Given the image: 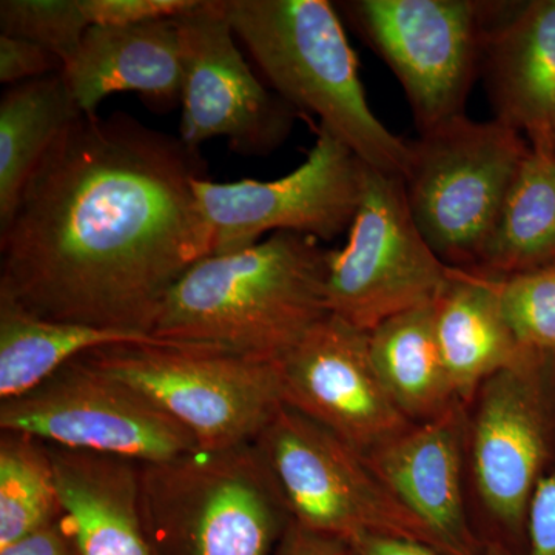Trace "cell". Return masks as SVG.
Listing matches in <instances>:
<instances>
[{
    "label": "cell",
    "instance_id": "7",
    "mask_svg": "<svg viewBox=\"0 0 555 555\" xmlns=\"http://www.w3.org/2000/svg\"><path fill=\"white\" fill-rule=\"evenodd\" d=\"M255 444L291 520L302 528L341 542L363 534L404 537L441 551L426 526L390 494L366 456L309 416L284 404Z\"/></svg>",
    "mask_w": 555,
    "mask_h": 555
},
{
    "label": "cell",
    "instance_id": "25",
    "mask_svg": "<svg viewBox=\"0 0 555 555\" xmlns=\"http://www.w3.org/2000/svg\"><path fill=\"white\" fill-rule=\"evenodd\" d=\"M496 286L521 353L555 372V262L496 278Z\"/></svg>",
    "mask_w": 555,
    "mask_h": 555
},
{
    "label": "cell",
    "instance_id": "19",
    "mask_svg": "<svg viewBox=\"0 0 555 555\" xmlns=\"http://www.w3.org/2000/svg\"><path fill=\"white\" fill-rule=\"evenodd\" d=\"M434 324L455 396L466 408L489 378L524 358L496 278L477 270L451 268L434 302Z\"/></svg>",
    "mask_w": 555,
    "mask_h": 555
},
{
    "label": "cell",
    "instance_id": "10",
    "mask_svg": "<svg viewBox=\"0 0 555 555\" xmlns=\"http://www.w3.org/2000/svg\"><path fill=\"white\" fill-rule=\"evenodd\" d=\"M339 10L392 69L420 133L465 115L492 2L349 0Z\"/></svg>",
    "mask_w": 555,
    "mask_h": 555
},
{
    "label": "cell",
    "instance_id": "3",
    "mask_svg": "<svg viewBox=\"0 0 555 555\" xmlns=\"http://www.w3.org/2000/svg\"><path fill=\"white\" fill-rule=\"evenodd\" d=\"M236 39L278 96L320 118L372 169L403 177L409 142L372 112L356 53L326 0H222Z\"/></svg>",
    "mask_w": 555,
    "mask_h": 555
},
{
    "label": "cell",
    "instance_id": "24",
    "mask_svg": "<svg viewBox=\"0 0 555 555\" xmlns=\"http://www.w3.org/2000/svg\"><path fill=\"white\" fill-rule=\"evenodd\" d=\"M62 516L49 448L38 438L0 436V547Z\"/></svg>",
    "mask_w": 555,
    "mask_h": 555
},
{
    "label": "cell",
    "instance_id": "22",
    "mask_svg": "<svg viewBox=\"0 0 555 555\" xmlns=\"http://www.w3.org/2000/svg\"><path fill=\"white\" fill-rule=\"evenodd\" d=\"M127 343L173 341L46 320L16 302L0 299V401L30 392L90 350Z\"/></svg>",
    "mask_w": 555,
    "mask_h": 555
},
{
    "label": "cell",
    "instance_id": "13",
    "mask_svg": "<svg viewBox=\"0 0 555 555\" xmlns=\"http://www.w3.org/2000/svg\"><path fill=\"white\" fill-rule=\"evenodd\" d=\"M175 21L182 57L179 138L193 150L225 138L243 156L275 152L291 137L298 112L255 76L222 0H198Z\"/></svg>",
    "mask_w": 555,
    "mask_h": 555
},
{
    "label": "cell",
    "instance_id": "29",
    "mask_svg": "<svg viewBox=\"0 0 555 555\" xmlns=\"http://www.w3.org/2000/svg\"><path fill=\"white\" fill-rule=\"evenodd\" d=\"M524 555H555V465L540 480L529 503Z\"/></svg>",
    "mask_w": 555,
    "mask_h": 555
},
{
    "label": "cell",
    "instance_id": "12",
    "mask_svg": "<svg viewBox=\"0 0 555 555\" xmlns=\"http://www.w3.org/2000/svg\"><path fill=\"white\" fill-rule=\"evenodd\" d=\"M366 164L320 127L308 159L275 181L196 179V199L211 232V255L246 250L264 233L334 241L349 232L363 195Z\"/></svg>",
    "mask_w": 555,
    "mask_h": 555
},
{
    "label": "cell",
    "instance_id": "30",
    "mask_svg": "<svg viewBox=\"0 0 555 555\" xmlns=\"http://www.w3.org/2000/svg\"><path fill=\"white\" fill-rule=\"evenodd\" d=\"M0 555H79L64 517L22 537L17 542L0 547Z\"/></svg>",
    "mask_w": 555,
    "mask_h": 555
},
{
    "label": "cell",
    "instance_id": "18",
    "mask_svg": "<svg viewBox=\"0 0 555 555\" xmlns=\"http://www.w3.org/2000/svg\"><path fill=\"white\" fill-rule=\"evenodd\" d=\"M47 448L62 517L79 555H155L142 517L141 465L118 456Z\"/></svg>",
    "mask_w": 555,
    "mask_h": 555
},
{
    "label": "cell",
    "instance_id": "32",
    "mask_svg": "<svg viewBox=\"0 0 555 555\" xmlns=\"http://www.w3.org/2000/svg\"><path fill=\"white\" fill-rule=\"evenodd\" d=\"M347 555H447L437 547L385 534H363L346 542Z\"/></svg>",
    "mask_w": 555,
    "mask_h": 555
},
{
    "label": "cell",
    "instance_id": "23",
    "mask_svg": "<svg viewBox=\"0 0 555 555\" xmlns=\"http://www.w3.org/2000/svg\"><path fill=\"white\" fill-rule=\"evenodd\" d=\"M555 262V152L529 147L478 261L494 278Z\"/></svg>",
    "mask_w": 555,
    "mask_h": 555
},
{
    "label": "cell",
    "instance_id": "33",
    "mask_svg": "<svg viewBox=\"0 0 555 555\" xmlns=\"http://www.w3.org/2000/svg\"><path fill=\"white\" fill-rule=\"evenodd\" d=\"M481 555H516L513 551L509 550L505 545V543L500 542V540L492 539L485 542L483 554Z\"/></svg>",
    "mask_w": 555,
    "mask_h": 555
},
{
    "label": "cell",
    "instance_id": "21",
    "mask_svg": "<svg viewBox=\"0 0 555 555\" xmlns=\"http://www.w3.org/2000/svg\"><path fill=\"white\" fill-rule=\"evenodd\" d=\"M82 116L57 75L27 80L0 101V228L10 221L33 173L67 127Z\"/></svg>",
    "mask_w": 555,
    "mask_h": 555
},
{
    "label": "cell",
    "instance_id": "15",
    "mask_svg": "<svg viewBox=\"0 0 555 555\" xmlns=\"http://www.w3.org/2000/svg\"><path fill=\"white\" fill-rule=\"evenodd\" d=\"M367 465L447 555H481L467 514V408L415 423L369 451Z\"/></svg>",
    "mask_w": 555,
    "mask_h": 555
},
{
    "label": "cell",
    "instance_id": "28",
    "mask_svg": "<svg viewBox=\"0 0 555 555\" xmlns=\"http://www.w3.org/2000/svg\"><path fill=\"white\" fill-rule=\"evenodd\" d=\"M64 62L30 40L0 35V80L10 86L62 73Z\"/></svg>",
    "mask_w": 555,
    "mask_h": 555
},
{
    "label": "cell",
    "instance_id": "8",
    "mask_svg": "<svg viewBox=\"0 0 555 555\" xmlns=\"http://www.w3.org/2000/svg\"><path fill=\"white\" fill-rule=\"evenodd\" d=\"M326 261L328 313L364 332L434 305L451 275L416 228L403 179L369 166L347 243Z\"/></svg>",
    "mask_w": 555,
    "mask_h": 555
},
{
    "label": "cell",
    "instance_id": "2",
    "mask_svg": "<svg viewBox=\"0 0 555 555\" xmlns=\"http://www.w3.org/2000/svg\"><path fill=\"white\" fill-rule=\"evenodd\" d=\"M327 250L294 232L210 255L170 288L152 335L280 363L328 313Z\"/></svg>",
    "mask_w": 555,
    "mask_h": 555
},
{
    "label": "cell",
    "instance_id": "11",
    "mask_svg": "<svg viewBox=\"0 0 555 555\" xmlns=\"http://www.w3.org/2000/svg\"><path fill=\"white\" fill-rule=\"evenodd\" d=\"M0 430L141 466L198 449L188 430L149 398L80 358L30 392L2 401Z\"/></svg>",
    "mask_w": 555,
    "mask_h": 555
},
{
    "label": "cell",
    "instance_id": "5",
    "mask_svg": "<svg viewBox=\"0 0 555 555\" xmlns=\"http://www.w3.org/2000/svg\"><path fill=\"white\" fill-rule=\"evenodd\" d=\"M79 358L149 398L204 451L254 443L284 406L278 363L215 347L127 343Z\"/></svg>",
    "mask_w": 555,
    "mask_h": 555
},
{
    "label": "cell",
    "instance_id": "26",
    "mask_svg": "<svg viewBox=\"0 0 555 555\" xmlns=\"http://www.w3.org/2000/svg\"><path fill=\"white\" fill-rule=\"evenodd\" d=\"M89 28L80 0L0 2V35L30 40L56 54L64 64L79 49Z\"/></svg>",
    "mask_w": 555,
    "mask_h": 555
},
{
    "label": "cell",
    "instance_id": "1",
    "mask_svg": "<svg viewBox=\"0 0 555 555\" xmlns=\"http://www.w3.org/2000/svg\"><path fill=\"white\" fill-rule=\"evenodd\" d=\"M201 150L116 112L56 139L0 228V299L64 323L152 335L179 278L211 255ZM153 337V335H152Z\"/></svg>",
    "mask_w": 555,
    "mask_h": 555
},
{
    "label": "cell",
    "instance_id": "27",
    "mask_svg": "<svg viewBox=\"0 0 555 555\" xmlns=\"http://www.w3.org/2000/svg\"><path fill=\"white\" fill-rule=\"evenodd\" d=\"M90 27H126L171 20L192 10L198 0H80Z\"/></svg>",
    "mask_w": 555,
    "mask_h": 555
},
{
    "label": "cell",
    "instance_id": "14",
    "mask_svg": "<svg viewBox=\"0 0 555 555\" xmlns=\"http://www.w3.org/2000/svg\"><path fill=\"white\" fill-rule=\"evenodd\" d=\"M278 366L284 404L363 455L414 425L379 378L369 332L341 318H324Z\"/></svg>",
    "mask_w": 555,
    "mask_h": 555
},
{
    "label": "cell",
    "instance_id": "16",
    "mask_svg": "<svg viewBox=\"0 0 555 555\" xmlns=\"http://www.w3.org/2000/svg\"><path fill=\"white\" fill-rule=\"evenodd\" d=\"M480 75L494 119L555 152V0L492 2Z\"/></svg>",
    "mask_w": 555,
    "mask_h": 555
},
{
    "label": "cell",
    "instance_id": "17",
    "mask_svg": "<svg viewBox=\"0 0 555 555\" xmlns=\"http://www.w3.org/2000/svg\"><path fill=\"white\" fill-rule=\"evenodd\" d=\"M62 78L83 116L98 115L115 93H137L150 107L169 112L181 105L182 57L177 21L126 27H90L65 62Z\"/></svg>",
    "mask_w": 555,
    "mask_h": 555
},
{
    "label": "cell",
    "instance_id": "9",
    "mask_svg": "<svg viewBox=\"0 0 555 555\" xmlns=\"http://www.w3.org/2000/svg\"><path fill=\"white\" fill-rule=\"evenodd\" d=\"M554 456L555 372L524 356L489 378L467 408V473L513 553H525L529 503Z\"/></svg>",
    "mask_w": 555,
    "mask_h": 555
},
{
    "label": "cell",
    "instance_id": "31",
    "mask_svg": "<svg viewBox=\"0 0 555 555\" xmlns=\"http://www.w3.org/2000/svg\"><path fill=\"white\" fill-rule=\"evenodd\" d=\"M275 555H347L346 542L309 531L291 520Z\"/></svg>",
    "mask_w": 555,
    "mask_h": 555
},
{
    "label": "cell",
    "instance_id": "4",
    "mask_svg": "<svg viewBox=\"0 0 555 555\" xmlns=\"http://www.w3.org/2000/svg\"><path fill=\"white\" fill-rule=\"evenodd\" d=\"M141 507L155 555H275L291 524L255 441L141 466Z\"/></svg>",
    "mask_w": 555,
    "mask_h": 555
},
{
    "label": "cell",
    "instance_id": "20",
    "mask_svg": "<svg viewBox=\"0 0 555 555\" xmlns=\"http://www.w3.org/2000/svg\"><path fill=\"white\" fill-rule=\"evenodd\" d=\"M379 378L401 414L425 423L459 404L436 335L434 305L398 313L369 332Z\"/></svg>",
    "mask_w": 555,
    "mask_h": 555
},
{
    "label": "cell",
    "instance_id": "6",
    "mask_svg": "<svg viewBox=\"0 0 555 555\" xmlns=\"http://www.w3.org/2000/svg\"><path fill=\"white\" fill-rule=\"evenodd\" d=\"M403 185L416 228L449 268H477L529 144L500 120L466 115L409 141Z\"/></svg>",
    "mask_w": 555,
    "mask_h": 555
}]
</instances>
